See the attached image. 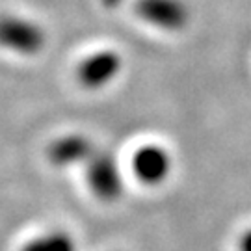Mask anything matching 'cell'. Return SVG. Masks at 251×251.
<instances>
[{
	"instance_id": "cell-1",
	"label": "cell",
	"mask_w": 251,
	"mask_h": 251,
	"mask_svg": "<svg viewBox=\"0 0 251 251\" xmlns=\"http://www.w3.org/2000/svg\"><path fill=\"white\" fill-rule=\"evenodd\" d=\"M45 43V30L37 23L17 15H0V47L25 56H34L43 50Z\"/></svg>"
},
{
	"instance_id": "cell-2",
	"label": "cell",
	"mask_w": 251,
	"mask_h": 251,
	"mask_svg": "<svg viewBox=\"0 0 251 251\" xmlns=\"http://www.w3.org/2000/svg\"><path fill=\"white\" fill-rule=\"evenodd\" d=\"M88 164V184L93 196L102 203H114L123 194V175L117 160L108 152H97L91 156Z\"/></svg>"
},
{
	"instance_id": "cell-3",
	"label": "cell",
	"mask_w": 251,
	"mask_h": 251,
	"mask_svg": "<svg viewBox=\"0 0 251 251\" xmlns=\"http://www.w3.org/2000/svg\"><path fill=\"white\" fill-rule=\"evenodd\" d=\"M134 11L142 21L166 32H179L190 21L184 0H136Z\"/></svg>"
},
{
	"instance_id": "cell-4",
	"label": "cell",
	"mask_w": 251,
	"mask_h": 251,
	"mask_svg": "<svg viewBox=\"0 0 251 251\" xmlns=\"http://www.w3.org/2000/svg\"><path fill=\"white\" fill-rule=\"evenodd\" d=\"M123 60L116 50H97L86 56L76 67V78L86 90H100L116 80Z\"/></svg>"
},
{
	"instance_id": "cell-5",
	"label": "cell",
	"mask_w": 251,
	"mask_h": 251,
	"mask_svg": "<svg viewBox=\"0 0 251 251\" xmlns=\"http://www.w3.org/2000/svg\"><path fill=\"white\" fill-rule=\"evenodd\" d=\"M173 160L166 147L158 144L142 145L132 156V171L142 184L158 186L170 177Z\"/></svg>"
},
{
	"instance_id": "cell-6",
	"label": "cell",
	"mask_w": 251,
	"mask_h": 251,
	"mask_svg": "<svg viewBox=\"0 0 251 251\" xmlns=\"http://www.w3.org/2000/svg\"><path fill=\"white\" fill-rule=\"evenodd\" d=\"M93 154H95L93 142L82 134H65L54 140L47 149V156L50 164L58 168H67V166L88 162Z\"/></svg>"
},
{
	"instance_id": "cell-7",
	"label": "cell",
	"mask_w": 251,
	"mask_h": 251,
	"mask_svg": "<svg viewBox=\"0 0 251 251\" xmlns=\"http://www.w3.org/2000/svg\"><path fill=\"white\" fill-rule=\"evenodd\" d=\"M21 251H76V244L65 231H47L28 240Z\"/></svg>"
},
{
	"instance_id": "cell-8",
	"label": "cell",
	"mask_w": 251,
	"mask_h": 251,
	"mask_svg": "<svg viewBox=\"0 0 251 251\" xmlns=\"http://www.w3.org/2000/svg\"><path fill=\"white\" fill-rule=\"evenodd\" d=\"M238 250H240V251H251V229H248V231L240 236Z\"/></svg>"
},
{
	"instance_id": "cell-9",
	"label": "cell",
	"mask_w": 251,
	"mask_h": 251,
	"mask_svg": "<svg viewBox=\"0 0 251 251\" xmlns=\"http://www.w3.org/2000/svg\"><path fill=\"white\" fill-rule=\"evenodd\" d=\"M121 2H123V0H102V4H104L106 8H117Z\"/></svg>"
}]
</instances>
